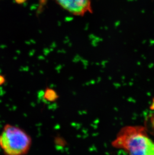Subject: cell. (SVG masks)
Instances as JSON below:
<instances>
[{
  "instance_id": "7a4b0ae2",
  "label": "cell",
  "mask_w": 154,
  "mask_h": 155,
  "mask_svg": "<svg viewBox=\"0 0 154 155\" xmlns=\"http://www.w3.org/2000/svg\"><path fill=\"white\" fill-rule=\"evenodd\" d=\"M32 143L30 136L17 126L6 124L0 133V148L5 155L27 154Z\"/></svg>"
},
{
  "instance_id": "6da1fadb",
  "label": "cell",
  "mask_w": 154,
  "mask_h": 155,
  "mask_svg": "<svg viewBox=\"0 0 154 155\" xmlns=\"http://www.w3.org/2000/svg\"><path fill=\"white\" fill-rule=\"evenodd\" d=\"M112 145L114 148L122 150L130 155H154V142L143 126L122 127Z\"/></svg>"
},
{
  "instance_id": "5b68a950",
  "label": "cell",
  "mask_w": 154,
  "mask_h": 155,
  "mask_svg": "<svg viewBox=\"0 0 154 155\" xmlns=\"http://www.w3.org/2000/svg\"><path fill=\"white\" fill-rule=\"evenodd\" d=\"M6 82V78L3 75L0 74V86L3 85Z\"/></svg>"
},
{
  "instance_id": "277c9868",
  "label": "cell",
  "mask_w": 154,
  "mask_h": 155,
  "mask_svg": "<svg viewBox=\"0 0 154 155\" xmlns=\"http://www.w3.org/2000/svg\"><path fill=\"white\" fill-rule=\"evenodd\" d=\"M45 95L47 100L49 101H53L54 99H56V94L52 90L47 91Z\"/></svg>"
},
{
  "instance_id": "8992f818",
  "label": "cell",
  "mask_w": 154,
  "mask_h": 155,
  "mask_svg": "<svg viewBox=\"0 0 154 155\" xmlns=\"http://www.w3.org/2000/svg\"><path fill=\"white\" fill-rule=\"evenodd\" d=\"M15 1L16 3L20 4L24 3V2L26 1L27 0H15Z\"/></svg>"
},
{
  "instance_id": "3957f363",
  "label": "cell",
  "mask_w": 154,
  "mask_h": 155,
  "mask_svg": "<svg viewBox=\"0 0 154 155\" xmlns=\"http://www.w3.org/2000/svg\"><path fill=\"white\" fill-rule=\"evenodd\" d=\"M64 10L77 16H83L87 13H92L91 0H54Z\"/></svg>"
}]
</instances>
